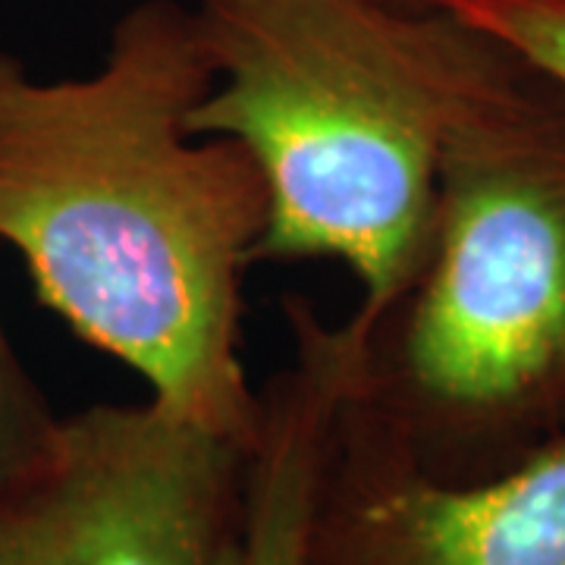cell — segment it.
I'll use <instances>...</instances> for the list:
<instances>
[{"instance_id": "4", "label": "cell", "mask_w": 565, "mask_h": 565, "mask_svg": "<svg viewBox=\"0 0 565 565\" xmlns=\"http://www.w3.org/2000/svg\"><path fill=\"white\" fill-rule=\"evenodd\" d=\"M248 446L151 396L61 415L0 484V565H239Z\"/></svg>"}, {"instance_id": "1", "label": "cell", "mask_w": 565, "mask_h": 565, "mask_svg": "<svg viewBox=\"0 0 565 565\" xmlns=\"http://www.w3.org/2000/svg\"><path fill=\"white\" fill-rule=\"evenodd\" d=\"M211 82L180 0L129 7L88 76L41 79L0 47V243L39 302L136 371L154 403L252 446L243 286L267 185L239 141L192 136Z\"/></svg>"}, {"instance_id": "3", "label": "cell", "mask_w": 565, "mask_h": 565, "mask_svg": "<svg viewBox=\"0 0 565 565\" xmlns=\"http://www.w3.org/2000/svg\"><path fill=\"white\" fill-rule=\"evenodd\" d=\"M349 403L444 484L565 440V92L512 51L446 136L427 262Z\"/></svg>"}, {"instance_id": "7", "label": "cell", "mask_w": 565, "mask_h": 565, "mask_svg": "<svg viewBox=\"0 0 565 565\" xmlns=\"http://www.w3.org/2000/svg\"><path fill=\"white\" fill-rule=\"evenodd\" d=\"M440 10L503 44L565 92V0H446Z\"/></svg>"}, {"instance_id": "8", "label": "cell", "mask_w": 565, "mask_h": 565, "mask_svg": "<svg viewBox=\"0 0 565 565\" xmlns=\"http://www.w3.org/2000/svg\"><path fill=\"white\" fill-rule=\"evenodd\" d=\"M57 418L0 321V484L39 459Z\"/></svg>"}, {"instance_id": "6", "label": "cell", "mask_w": 565, "mask_h": 565, "mask_svg": "<svg viewBox=\"0 0 565 565\" xmlns=\"http://www.w3.org/2000/svg\"><path fill=\"white\" fill-rule=\"evenodd\" d=\"M282 308L289 362L258 390L239 565H308L327 446L371 330L359 308L340 323L327 321L302 296H289Z\"/></svg>"}, {"instance_id": "9", "label": "cell", "mask_w": 565, "mask_h": 565, "mask_svg": "<svg viewBox=\"0 0 565 565\" xmlns=\"http://www.w3.org/2000/svg\"><path fill=\"white\" fill-rule=\"evenodd\" d=\"M390 7H403V10H440L446 0H384Z\"/></svg>"}, {"instance_id": "2", "label": "cell", "mask_w": 565, "mask_h": 565, "mask_svg": "<svg viewBox=\"0 0 565 565\" xmlns=\"http://www.w3.org/2000/svg\"><path fill=\"white\" fill-rule=\"evenodd\" d=\"M214 63L192 136L267 185L258 262H340L381 318L422 274L446 136L505 47L384 0H195Z\"/></svg>"}, {"instance_id": "5", "label": "cell", "mask_w": 565, "mask_h": 565, "mask_svg": "<svg viewBox=\"0 0 565 565\" xmlns=\"http://www.w3.org/2000/svg\"><path fill=\"white\" fill-rule=\"evenodd\" d=\"M308 565H565V440L487 481L444 484L345 396Z\"/></svg>"}]
</instances>
